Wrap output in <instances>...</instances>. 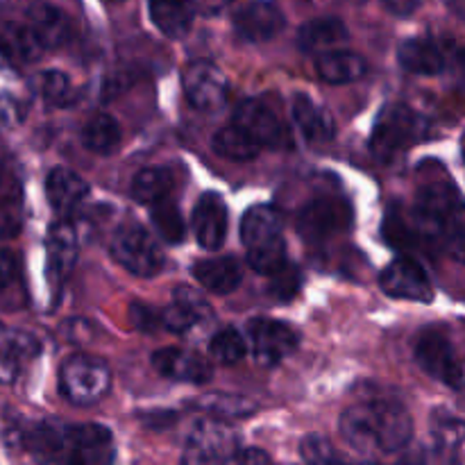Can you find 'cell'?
<instances>
[{
    "label": "cell",
    "instance_id": "cell-32",
    "mask_svg": "<svg viewBox=\"0 0 465 465\" xmlns=\"http://www.w3.org/2000/svg\"><path fill=\"white\" fill-rule=\"evenodd\" d=\"M82 141L95 154H112L121 145V127L109 114H95L82 132Z\"/></svg>",
    "mask_w": 465,
    "mask_h": 465
},
{
    "label": "cell",
    "instance_id": "cell-38",
    "mask_svg": "<svg viewBox=\"0 0 465 465\" xmlns=\"http://www.w3.org/2000/svg\"><path fill=\"white\" fill-rule=\"evenodd\" d=\"M300 452H302L304 461L309 465H352L345 461L343 457H339L336 454V450L331 448V443L327 439H322V436H307V439L302 440V445H300Z\"/></svg>",
    "mask_w": 465,
    "mask_h": 465
},
{
    "label": "cell",
    "instance_id": "cell-8",
    "mask_svg": "<svg viewBox=\"0 0 465 465\" xmlns=\"http://www.w3.org/2000/svg\"><path fill=\"white\" fill-rule=\"evenodd\" d=\"M112 254L123 268L139 277L157 275L163 266L157 239L141 225H123L112 239Z\"/></svg>",
    "mask_w": 465,
    "mask_h": 465
},
{
    "label": "cell",
    "instance_id": "cell-6",
    "mask_svg": "<svg viewBox=\"0 0 465 465\" xmlns=\"http://www.w3.org/2000/svg\"><path fill=\"white\" fill-rule=\"evenodd\" d=\"M422 134V121L407 104H389L381 109L371 136V150L380 162H391L402 150L416 143Z\"/></svg>",
    "mask_w": 465,
    "mask_h": 465
},
{
    "label": "cell",
    "instance_id": "cell-25",
    "mask_svg": "<svg viewBox=\"0 0 465 465\" xmlns=\"http://www.w3.org/2000/svg\"><path fill=\"white\" fill-rule=\"evenodd\" d=\"M398 62L413 75H436L445 68V57L439 45L425 36L407 39L398 50Z\"/></svg>",
    "mask_w": 465,
    "mask_h": 465
},
{
    "label": "cell",
    "instance_id": "cell-7",
    "mask_svg": "<svg viewBox=\"0 0 465 465\" xmlns=\"http://www.w3.org/2000/svg\"><path fill=\"white\" fill-rule=\"evenodd\" d=\"M236 454V434L225 420L203 418L186 439L182 465H227Z\"/></svg>",
    "mask_w": 465,
    "mask_h": 465
},
{
    "label": "cell",
    "instance_id": "cell-5",
    "mask_svg": "<svg viewBox=\"0 0 465 465\" xmlns=\"http://www.w3.org/2000/svg\"><path fill=\"white\" fill-rule=\"evenodd\" d=\"M112 386V372L103 359L77 354L62 366L59 391L75 407H91L107 395Z\"/></svg>",
    "mask_w": 465,
    "mask_h": 465
},
{
    "label": "cell",
    "instance_id": "cell-14",
    "mask_svg": "<svg viewBox=\"0 0 465 465\" xmlns=\"http://www.w3.org/2000/svg\"><path fill=\"white\" fill-rule=\"evenodd\" d=\"M350 225V209L341 200L318 198L298 216V232L307 241H325L327 236Z\"/></svg>",
    "mask_w": 465,
    "mask_h": 465
},
{
    "label": "cell",
    "instance_id": "cell-43",
    "mask_svg": "<svg viewBox=\"0 0 465 465\" xmlns=\"http://www.w3.org/2000/svg\"><path fill=\"white\" fill-rule=\"evenodd\" d=\"M381 5L395 16H411L413 12H418L422 0H381Z\"/></svg>",
    "mask_w": 465,
    "mask_h": 465
},
{
    "label": "cell",
    "instance_id": "cell-29",
    "mask_svg": "<svg viewBox=\"0 0 465 465\" xmlns=\"http://www.w3.org/2000/svg\"><path fill=\"white\" fill-rule=\"evenodd\" d=\"M431 436H434V448L443 461L459 465L463 445V422L452 411L439 409L431 416Z\"/></svg>",
    "mask_w": 465,
    "mask_h": 465
},
{
    "label": "cell",
    "instance_id": "cell-13",
    "mask_svg": "<svg viewBox=\"0 0 465 465\" xmlns=\"http://www.w3.org/2000/svg\"><path fill=\"white\" fill-rule=\"evenodd\" d=\"M234 125L248 132L259 145H268V148H280L289 141V130L277 116L275 109L266 104L263 100H245L236 107L234 112Z\"/></svg>",
    "mask_w": 465,
    "mask_h": 465
},
{
    "label": "cell",
    "instance_id": "cell-31",
    "mask_svg": "<svg viewBox=\"0 0 465 465\" xmlns=\"http://www.w3.org/2000/svg\"><path fill=\"white\" fill-rule=\"evenodd\" d=\"M212 145L218 157L230 159V162H252L262 150V145L239 125H227L218 130L213 134Z\"/></svg>",
    "mask_w": 465,
    "mask_h": 465
},
{
    "label": "cell",
    "instance_id": "cell-18",
    "mask_svg": "<svg viewBox=\"0 0 465 465\" xmlns=\"http://www.w3.org/2000/svg\"><path fill=\"white\" fill-rule=\"evenodd\" d=\"M212 316V309H209L207 300L193 289H186V286H180V289L173 293V304L163 309L159 313L162 318V327H166L173 334H186V331L193 330L195 325H200L203 321Z\"/></svg>",
    "mask_w": 465,
    "mask_h": 465
},
{
    "label": "cell",
    "instance_id": "cell-20",
    "mask_svg": "<svg viewBox=\"0 0 465 465\" xmlns=\"http://www.w3.org/2000/svg\"><path fill=\"white\" fill-rule=\"evenodd\" d=\"M44 50L36 32L25 23H7L0 27V54L9 64H16V66L35 64L39 62Z\"/></svg>",
    "mask_w": 465,
    "mask_h": 465
},
{
    "label": "cell",
    "instance_id": "cell-36",
    "mask_svg": "<svg viewBox=\"0 0 465 465\" xmlns=\"http://www.w3.org/2000/svg\"><path fill=\"white\" fill-rule=\"evenodd\" d=\"M209 354L223 366H234L245 357V341L236 330H221L209 343Z\"/></svg>",
    "mask_w": 465,
    "mask_h": 465
},
{
    "label": "cell",
    "instance_id": "cell-21",
    "mask_svg": "<svg viewBox=\"0 0 465 465\" xmlns=\"http://www.w3.org/2000/svg\"><path fill=\"white\" fill-rule=\"evenodd\" d=\"M45 248H48V271L53 275L54 282L66 280L71 268L75 266L77 259V234L75 227L66 221H59L50 227L48 241H45Z\"/></svg>",
    "mask_w": 465,
    "mask_h": 465
},
{
    "label": "cell",
    "instance_id": "cell-15",
    "mask_svg": "<svg viewBox=\"0 0 465 465\" xmlns=\"http://www.w3.org/2000/svg\"><path fill=\"white\" fill-rule=\"evenodd\" d=\"M153 366L159 375L186 384H207L212 380V363L198 352L182 348H163L153 354Z\"/></svg>",
    "mask_w": 465,
    "mask_h": 465
},
{
    "label": "cell",
    "instance_id": "cell-26",
    "mask_svg": "<svg viewBox=\"0 0 465 465\" xmlns=\"http://www.w3.org/2000/svg\"><path fill=\"white\" fill-rule=\"evenodd\" d=\"M193 275L200 282V286H204L212 293L223 295L230 293V291H234L241 284V280H243V268L232 257H213L195 263Z\"/></svg>",
    "mask_w": 465,
    "mask_h": 465
},
{
    "label": "cell",
    "instance_id": "cell-39",
    "mask_svg": "<svg viewBox=\"0 0 465 465\" xmlns=\"http://www.w3.org/2000/svg\"><path fill=\"white\" fill-rule=\"evenodd\" d=\"M300 286H302V275H300L298 268L289 266V263H284L280 271L271 275V295L277 300L286 302L298 293Z\"/></svg>",
    "mask_w": 465,
    "mask_h": 465
},
{
    "label": "cell",
    "instance_id": "cell-45",
    "mask_svg": "<svg viewBox=\"0 0 465 465\" xmlns=\"http://www.w3.org/2000/svg\"><path fill=\"white\" fill-rule=\"evenodd\" d=\"M107 3H123V0H107Z\"/></svg>",
    "mask_w": 465,
    "mask_h": 465
},
{
    "label": "cell",
    "instance_id": "cell-12",
    "mask_svg": "<svg viewBox=\"0 0 465 465\" xmlns=\"http://www.w3.org/2000/svg\"><path fill=\"white\" fill-rule=\"evenodd\" d=\"M380 284L381 291L391 298L413 300V302H431V298H434V289H431L425 268L407 257H400L393 263H389L381 271Z\"/></svg>",
    "mask_w": 465,
    "mask_h": 465
},
{
    "label": "cell",
    "instance_id": "cell-27",
    "mask_svg": "<svg viewBox=\"0 0 465 465\" xmlns=\"http://www.w3.org/2000/svg\"><path fill=\"white\" fill-rule=\"evenodd\" d=\"M45 191H48L50 204L57 212L68 213L80 207L82 200L89 193V186L71 168H53L48 173V180H45Z\"/></svg>",
    "mask_w": 465,
    "mask_h": 465
},
{
    "label": "cell",
    "instance_id": "cell-4",
    "mask_svg": "<svg viewBox=\"0 0 465 465\" xmlns=\"http://www.w3.org/2000/svg\"><path fill=\"white\" fill-rule=\"evenodd\" d=\"M418 234L440 243L454 239L461 245V203L452 186L434 184L418 198L416 207Z\"/></svg>",
    "mask_w": 465,
    "mask_h": 465
},
{
    "label": "cell",
    "instance_id": "cell-19",
    "mask_svg": "<svg viewBox=\"0 0 465 465\" xmlns=\"http://www.w3.org/2000/svg\"><path fill=\"white\" fill-rule=\"evenodd\" d=\"M293 121L309 143H327L334 139V118L325 104H318L309 95L298 94L293 98Z\"/></svg>",
    "mask_w": 465,
    "mask_h": 465
},
{
    "label": "cell",
    "instance_id": "cell-3",
    "mask_svg": "<svg viewBox=\"0 0 465 465\" xmlns=\"http://www.w3.org/2000/svg\"><path fill=\"white\" fill-rule=\"evenodd\" d=\"M241 239L248 250V263L259 275L280 271L286 263V241L282 236V216L275 207L259 204L245 212L241 221Z\"/></svg>",
    "mask_w": 465,
    "mask_h": 465
},
{
    "label": "cell",
    "instance_id": "cell-11",
    "mask_svg": "<svg viewBox=\"0 0 465 465\" xmlns=\"http://www.w3.org/2000/svg\"><path fill=\"white\" fill-rule=\"evenodd\" d=\"M230 82L212 62H193L184 71V94L200 112H216L225 104Z\"/></svg>",
    "mask_w": 465,
    "mask_h": 465
},
{
    "label": "cell",
    "instance_id": "cell-28",
    "mask_svg": "<svg viewBox=\"0 0 465 465\" xmlns=\"http://www.w3.org/2000/svg\"><path fill=\"white\" fill-rule=\"evenodd\" d=\"M150 18L171 39H182L193 27V5L189 0H150Z\"/></svg>",
    "mask_w": 465,
    "mask_h": 465
},
{
    "label": "cell",
    "instance_id": "cell-42",
    "mask_svg": "<svg viewBox=\"0 0 465 465\" xmlns=\"http://www.w3.org/2000/svg\"><path fill=\"white\" fill-rule=\"evenodd\" d=\"M395 459H391V461L381 463V461H366L361 465H425V452H422L420 448H404L400 450V452L393 454Z\"/></svg>",
    "mask_w": 465,
    "mask_h": 465
},
{
    "label": "cell",
    "instance_id": "cell-10",
    "mask_svg": "<svg viewBox=\"0 0 465 465\" xmlns=\"http://www.w3.org/2000/svg\"><path fill=\"white\" fill-rule=\"evenodd\" d=\"M248 336L252 343L254 359L262 366H275V363L284 361L300 343V336L293 327L280 321H271V318H257L250 322Z\"/></svg>",
    "mask_w": 465,
    "mask_h": 465
},
{
    "label": "cell",
    "instance_id": "cell-40",
    "mask_svg": "<svg viewBox=\"0 0 465 465\" xmlns=\"http://www.w3.org/2000/svg\"><path fill=\"white\" fill-rule=\"evenodd\" d=\"M18 280V259L0 248V291H7Z\"/></svg>",
    "mask_w": 465,
    "mask_h": 465
},
{
    "label": "cell",
    "instance_id": "cell-34",
    "mask_svg": "<svg viewBox=\"0 0 465 465\" xmlns=\"http://www.w3.org/2000/svg\"><path fill=\"white\" fill-rule=\"evenodd\" d=\"M173 189V175L166 168H143L136 173L132 182V198L136 203L154 204L157 200L168 198V191Z\"/></svg>",
    "mask_w": 465,
    "mask_h": 465
},
{
    "label": "cell",
    "instance_id": "cell-41",
    "mask_svg": "<svg viewBox=\"0 0 465 465\" xmlns=\"http://www.w3.org/2000/svg\"><path fill=\"white\" fill-rule=\"evenodd\" d=\"M132 321H134V325L143 331H154L157 327H162L159 313L150 312L145 304H132Z\"/></svg>",
    "mask_w": 465,
    "mask_h": 465
},
{
    "label": "cell",
    "instance_id": "cell-1",
    "mask_svg": "<svg viewBox=\"0 0 465 465\" xmlns=\"http://www.w3.org/2000/svg\"><path fill=\"white\" fill-rule=\"evenodd\" d=\"M27 452L41 465H114L116 445L107 427L41 420L23 434Z\"/></svg>",
    "mask_w": 465,
    "mask_h": 465
},
{
    "label": "cell",
    "instance_id": "cell-9",
    "mask_svg": "<svg viewBox=\"0 0 465 465\" xmlns=\"http://www.w3.org/2000/svg\"><path fill=\"white\" fill-rule=\"evenodd\" d=\"M416 361L434 380L452 386L454 391L461 389L463 368L448 336L439 334V331L422 334L420 341L416 343Z\"/></svg>",
    "mask_w": 465,
    "mask_h": 465
},
{
    "label": "cell",
    "instance_id": "cell-24",
    "mask_svg": "<svg viewBox=\"0 0 465 465\" xmlns=\"http://www.w3.org/2000/svg\"><path fill=\"white\" fill-rule=\"evenodd\" d=\"M348 41V27L339 18H313L300 27L298 45L304 53H330Z\"/></svg>",
    "mask_w": 465,
    "mask_h": 465
},
{
    "label": "cell",
    "instance_id": "cell-33",
    "mask_svg": "<svg viewBox=\"0 0 465 465\" xmlns=\"http://www.w3.org/2000/svg\"><path fill=\"white\" fill-rule=\"evenodd\" d=\"M198 409L209 413V418H218V420H236V418H248L257 411V404L241 395H225V393H212L200 398Z\"/></svg>",
    "mask_w": 465,
    "mask_h": 465
},
{
    "label": "cell",
    "instance_id": "cell-16",
    "mask_svg": "<svg viewBox=\"0 0 465 465\" xmlns=\"http://www.w3.org/2000/svg\"><path fill=\"white\" fill-rule=\"evenodd\" d=\"M284 14L268 0H254L236 12L234 27L241 39L252 41V44H263L277 36L284 27Z\"/></svg>",
    "mask_w": 465,
    "mask_h": 465
},
{
    "label": "cell",
    "instance_id": "cell-37",
    "mask_svg": "<svg viewBox=\"0 0 465 465\" xmlns=\"http://www.w3.org/2000/svg\"><path fill=\"white\" fill-rule=\"evenodd\" d=\"M39 94L44 95L45 103L57 104V107H66L75 98V89H73L71 80L66 73L62 71H48L39 77Z\"/></svg>",
    "mask_w": 465,
    "mask_h": 465
},
{
    "label": "cell",
    "instance_id": "cell-17",
    "mask_svg": "<svg viewBox=\"0 0 465 465\" xmlns=\"http://www.w3.org/2000/svg\"><path fill=\"white\" fill-rule=\"evenodd\" d=\"M193 232L203 248L218 250L227 236V207L218 193H204L193 207Z\"/></svg>",
    "mask_w": 465,
    "mask_h": 465
},
{
    "label": "cell",
    "instance_id": "cell-30",
    "mask_svg": "<svg viewBox=\"0 0 465 465\" xmlns=\"http://www.w3.org/2000/svg\"><path fill=\"white\" fill-rule=\"evenodd\" d=\"M318 75L330 84H348V82L359 80L366 73V62L361 54L348 53V50H330L322 53L316 62Z\"/></svg>",
    "mask_w": 465,
    "mask_h": 465
},
{
    "label": "cell",
    "instance_id": "cell-35",
    "mask_svg": "<svg viewBox=\"0 0 465 465\" xmlns=\"http://www.w3.org/2000/svg\"><path fill=\"white\" fill-rule=\"evenodd\" d=\"M153 223L168 243H180L184 239V221H182V213L177 209V204H173L168 198L157 200L153 204Z\"/></svg>",
    "mask_w": 465,
    "mask_h": 465
},
{
    "label": "cell",
    "instance_id": "cell-44",
    "mask_svg": "<svg viewBox=\"0 0 465 465\" xmlns=\"http://www.w3.org/2000/svg\"><path fill=\"white\" fill-rule=\"evenodd\" d=\"M236 465H275V463H272V459L268 457L263 450L248 448V450H243V452L239 454V459H236Z\"/></svg>",
    "mask_w": 465,
    "mask_h": 465
},
{
    "label": "cell",
    "instance_id": "cell-23",
    "mask_svg": "<svg viewBox=\"0 0 465 465\" xmlns=\"http://www.w3.org/2000/svg\"><path fill=\"white\" fill-rule=\"evenodd\" d=\"M27 25L36 32L44 48H59L71 39V21L59 7L50 3H36L27 9Z\"/></svg>",
    "mask_w": 465,
    "mask_h": 465
},
{
    "label": "cell",
    "instance_id": "cell-22",
    "mask_svg": "<svg viewBox=\"0 0 465 465\" xmlns=\"http://www.w3.org/2000/svg\"><path fill=\"white\" fill-rule=\"evenodd\" d=\"M36 341L16 330H0V381L9 384L35 359Z\"/></svg>",
    "mask_w": 465,
    "mask_h": 465
},
{
    "label": "cell",
    "instance_id": "cell-2",
    "mask_svg": "<svg viewBox=\"0 0 465 465\" xmlns=\"http://www.w3.org/2000/svg\"><path fill=\"white\" fill-rule=\"evenodd\" d=\"M341 436L363 457H393L407 448L413 436V420L407 409L391 400L354 404L341 416Z\"/></svg>",
    "mask_w": 465,
    "mask_h": 465
}]
</instances>
